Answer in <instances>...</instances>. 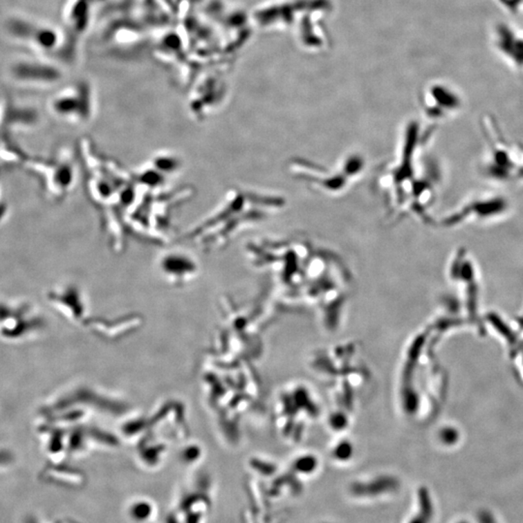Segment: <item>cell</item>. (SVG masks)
<instances>
[{
    "label": "cell",
    "instance_id": "cell-1",
    "mask_svg": "<svg viewBox=\"0 0 523 523\" xmlns=\"http://www.w3.org/2000/svg\"><path fill=\"white\" fill-rule=\"evenodd\" d=\"M459 523H466V522H459Z\"/></svg>",
    "mask_w": 523,
    "mask_h": 523
}]
</instances>
